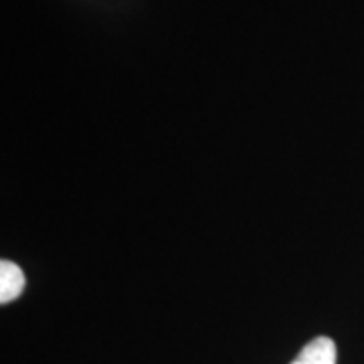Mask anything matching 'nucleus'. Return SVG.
<instances>
[{"label": "nucleus", "mask_w": 364, "mask_h": 364, "mask_svg": "<svg viewBox=\"0 0 364 364\" xmlns=\"http://www.w3.org/2000/svg\"><path fill=\"white\" fill-rule=\"evenodd\" d=\"M25 273L13 261H0V304L6 306L25 289Z\"/></svg>", "instance_id": "f257e3e1"}, {"label": "nucleus", "mask_w": 364, "mask_h": 364, "mask_svg": "<svg viewBox=\"0 0 364 364\" xmlns=\"http://www.w3.org/2000/svg\"><path fill=\"white\" fill-rule=\"evenodd\" d=\"M291 364H336V344L332 338H314L308 342Z\"/></svg>", "instance_id": "f03ea898"}]
</instances>
